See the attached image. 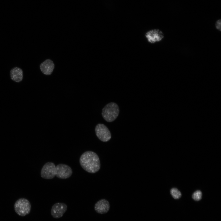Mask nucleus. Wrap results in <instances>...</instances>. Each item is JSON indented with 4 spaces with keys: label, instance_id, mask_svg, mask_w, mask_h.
Listing matches in <instances>:
<instances>
[{
    "label": "nucleus",
    "instance_id": "nucleus-1",
    "mask_svg": "<svg viewBox=\"0 0 221 221\" xmlns=\"http://www.w3.org/2000/svg\"><path fill=\"white\" fill-rule=\"evenodd\" d=\"M82 168L87 172L94 173L98 171L100 168V163L98 155L95 152L88 151L83 153L79 160Z\"/></svg>",
    "mask_w": 221,
    "mask_h": 221
},
{
    "label": "nucleus",
    "instance_id": "nucleus-2",
    "mask_svg": "<svg viewBox=\"0 0 221 221\" xmlns=\"http://www.w3.org/2000/svg\"><path fill=\"white\" fill-rule=\"evenodd\" d=\"M119 113L118 105L114 103L107 104L102 109V115L104 119L107 122L114 121L117 118Z\"/></svg>",
    "mask_w": 221,
    "mask_h": 221
},
{
    "label": "nucleus",
    "instance_id": "nucleus-3",
    "mask_svg": "<svg viewBox=\"0 0 221 221\" xmlns=\"http://www.w3.org/2000/svg\"><path fill=\"white\" fill-rule=\"evenodd\" d=\"M14 209L19 215L24 216L29 214L30 212L31 205L27 199L21 198L18 199L14 204Z\"/></svg>",
    "mask_w": 221,
    "mask_h": 221
},
{
    "label": "nucleus",
    "instance_id": "nucleus-4",
    "mask_svg": "<svg viewBox=\"0 0 221 221\" xmlns=\"http://www.w3.org/2000/svg\"><path fill=\"white\" fill-rule=\"evenodd\" d=\"M145 36L147 42L151 44H154L162 41L165 37L163 33L157 29L148 31L145 33Z\"/></svg>",
    "mask_w": 221,
    "mask_h": 221
},
{
    "label": "nucleus",
    "instance_id": "nucleus-5",
    "mask_svg": "<svg viewBox=\"0 0 221 221\" xmlns=\"http://www.w3.org/2000/svg\"><path fill=\"white\" fill-rule=\"evenodd\" d=\"M95 130L97 137L103 142H108L111 138V134L109 130L103 124H98L95 127Z\"/></svg>",
    "mask_w": 221,
    "mask_h": 221
},
{
    "label": "nucleus",
    "instance_id": "nucleus-6",
    "mask_svg": "<svg viewBox=\"0 0 221 221\" xmlns=\"http://www.w3.org/2000/svg\"><path fill=\"white\" fill-rule=\"evenodd\" d=\"M56 166L52 162H48L43 166L41 172V177L46 179L53 178L56 176Z\"/></svg>",
    "mask_w": 221,
    "mask_h": 221
},
{
    "label": "nucleus",
    "instance_id": "nucleus-7",
    "mask_svg": "<svg viewBox=\"0 0 221 221\" xmlns=\"http://www.w3.org/2000/svg\"><path fill=\"white\" fill-rule=\"evenodd\" d=\"M56 176L58 178L65 179L70 177L72 174L71 168L68 165L60 164L56 166Z\"/></svg>",
    "mask_w": 221,
    "mask_h": 221
},
{
    "label": "nucleus",
    "instance_id": "nucleus-8",
    "mask_svg": "<svg viewBox=\"0 0 221 221\" xmlns=\"http://www.w3.org/2000/svg\"><path fill=\"white\" fill-rule=\"evenodd\" d=\"M67 209V205L62 203H57L52 206L51 210L52 216L55 219L59 218L62 216Z\"/></svg>",
    "mask_w": 221,
    "mask_h": 221
},
{
    "label": "nucleus",
    "instance_id": "nucleus-9",
    "mask_svg": "<svg viewBox=\"0 0 221 221\" xmlns=\"http://www.w3.org/2000/svg\"><path fill=\"white\" fill-rule=\"evenodd\" d=\"M110 205L107 200L102 199L97 201L95 204L94 209L98 213L103 214L107 213L109 210Z\"/></svg>",
    "mask_w": 221,
    "mask_h": 221
},
{
    "label": "nucleus",
    "instance_id": "nucleus-10",
    "mask_svg": "<svg viewBox=\"0 0 221 221\" xmlns=\"http://www.w3.org/2000/svg\"><path fill=\"white\" fill-rule=\"evenodd\" d=\"M54 68L53 62L50 59H47L41 63L40 65V68L42 72L45 75H51Z\"/></svg>",
    "mask_w": 221,
    "mask_h": 221
},
{
    "label": "nucleus",
    "instance_id": "nucleus-11",
    "mask_svg": "<svg viewBox=\"0 0 221 221\" xmlns=\"http://www.w3.org/2000/svg\"><path fill=\"white\" fill-rule=\"evenodd\" d=\"M10 75L11 79L13 81L19 83L22 80L23 72L21 68L16 67L13 68L10 71Z\"/></svg>",
    "mask_w": 221,
    "mask_h": 221
},
{
    "label": "nucleus",
    "instance_id": "nucleus-12",
    "mask_svg": "<svg viewBox=\"0 0 221 221\" xmlns=\"http://www.w3.org/2000/svg\"><path fill=\"white\" fill-rule=\"evenodd\" d=\"M170 193L173 197L175 199L179 198L181 196L180 192L176 188H172L170 190Z\"/></svg>",
    "mask_w": 221,
    "mask_h": 221
},
{
    "label": "nucleus",
    "instance_id": "nucleus-13",
    "mask_svg": "<svg viewBox=\"0 0 221 221\" xmlns=\"http://www.w3.org/2000/svg\"><path fill=\"white\" fill-rule=\"evenodd\" d=\"M202 195L201 192L198 190L196 191L193 193L192 197L194 200L199 201L201 199Z\"/></svg>",
    "mask_w": 221,
    "mask_h": 221
},
{
    "label": "nucleus",
    "instance_id": "nucleus-14",
    "mask_svg": "<svg viewBox=\"0 0 221 221\" xmlns=\"http://www.w3.org/2000/svg\"><path fill=\"white\" fill-rule=\"evenodd\" d=\"M215 26L216 29L220 32L221 31V20L220 19L216 21Z\"/></svg>",
    "mask_w": 221,
    "mask_h": 221
}]
</instances>
